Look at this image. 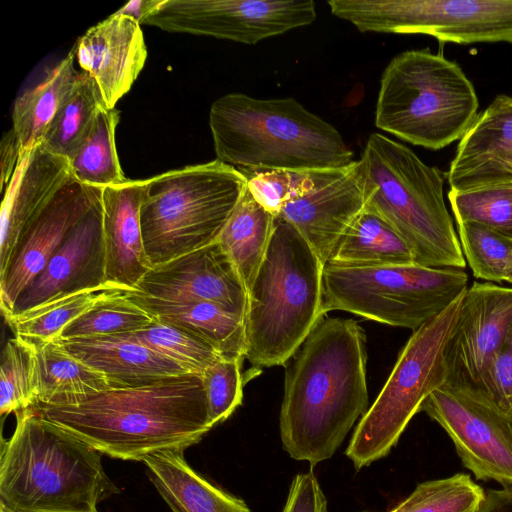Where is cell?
<instances>
[{
	"label": "cell",
	"mask_w": 512,
	"mask_h": 512,
	"mask_svg": "<svg viewBox=\"0 0 512 512\" xmlns=\"http://www.w3.org/2000/svg\"><path fill=\"white\" fill-rule=\"evenodd\" d=\"M366 336L351 318L323 317L285 365L284 450L312 465L333 456L368 410Z\"/></svg>",
	"instance_id": "obj_1"
},
{
	"label": "cell",
	"mask_w": 512,
	"mask_h": 512,
	"mask_svg": "<svg viewBox=\"0 0 512 512\" xmlns=\"http://www.w3.org/2000/svg\"><path fill=\"white\" fill-rule=\"evenodd\" d=\"M30 409L102 454L121 460L184 452L212 428L199 373L111 388L71 405Z\"/></svg>",
	"instance_id": "obj_2"
},
{
	"label": "cell",
	"mask_w": 512,
	"mask_h": 512,
	"mask_svg": "<svg viewBox=\"0 0 512 512\" xmlns=\"http://www.w3.org/2000/svg\"><path fill=\"white\" fill-rule=\"evenodd\" d=\"M209 126L217 160L241 171L306 172L354 161L339 131L292 97L223 95L210 107Z\"/></svg>",
	"instance_id": "obj_3"
},
{
	"label": "cell",
	"mask_w": 512,
	"mask_h": 512,
	"mask_svg": "<svg viewBox=\"0 0 512 512\" xmlns=\"http://www.w3.org/2000/svg\"><path fill=\"white\" fill-rule=\"evenodd\" d=\"M2 441L0 504L11 512H98L119 493L102 453L28 408Z\"/></svg>",
	"instance_id": "obj_4"
},
{
	"label": "cell",
	"mask_w": 512,
	"mask_h": 512,
	"mask_svg": "<svg viewBox=\"0 0 512 512\" xmlns=\"http://www.w3.org/2000/svg\"><path fill=\"white\" fill-rule=\"evenodd\" d=\"M323 269L298 231L276 217L266 255L248 292L245 359L254 367L285 365L326 316Z\"/></svg>",
	"instance_id": "obj_5"
},
{
	"label": "cell",
	"mask_w": 512,
	"mask_h": 512,
	"mask_svg": "<svg viewBox=\"0 0 512 512\" xmlns=\"http://www.w3.org/2000/svg\"><path fill=\"white\" fill-rule=\"evenodd\" d=\"M367 176L366 205L379 213L410 247L415 264L466 266L444 200V174L409 147L372 133L360 158Z\"/></svg>",
	"instance_id": "obj_6"
},
{
	"label": "cell",
	"mask_w": 512,
	"mask_h": 512,
	"mask_svg": "<svg viewBox=\"0 0 512 512\" xmlns=\"http://www.w3.org/2000/svg\"><path fill=\"white\" fill-rule=\"evenodd\" d=\"M478 105L473 84L456 62L429 49L407 50L382 73L375 125L410 144L439 150L465 135Z\"/></svg>",
	"instance_id": "obj_7"
},
{
	"label": "cell",
	"mask_w": 512,
	"mask_h": 512,
	"mask_svg": "<svg viewBox=\"0 0 512 512\" xmlns=\"http://www.w3.org/2000/svg\"><path fill=\"white\" fill-rule=\"evenodd\" d=\"M246 187L243 172L219 160L148 179L140 222L151 268L216 242Z\"/></svg>",
	"instance_id": "obj_8"
},
{
	"label": "cell",
	"mask_w": 512,
	"mask_h": 512,
	"mask_svg": "<svg viewBox=\"0 0 512 512\" xmlns=\"http://www.w3.org/2000/svg\"><path fill=\"white\" fill-rule=\"evenodd\" d=\"M465 291L413 331L400 351L386 383L361 417L345 451L356 469L387 456L425 399L446 384L445 348Z\"/></svg>",
	"instance_id": "obj_9"
},
{
	"label": "cell",
	"mask_w": 512,
	"mask_h": 512,
	"mask_svg": "<svg viewBox=\"0 0 512 512\" xmlns=\"http://www.w3.org/2000/svg\"><path fill=\"white\" fill-rule=\"evenodd\" d=\"M459 268L417 264L323 269V311H346L413 331L444 311L468 287Z\"/></svg>",
	"instance_id": "obj_10"
},
{
	"label": "cell",
	"mask_w": 512,
	"mask_h": 512,
	"mask_svg": "<svg viewBox=\"0 0 512 512\" xmlns=\"http://www.w3.org/2000/svg\"><path fill=\"white\" fill-rule=\"evenodd\" d=\"M361 32L424 34L457 44L512 43V0H329Z\"/></svg>",
	"instance_id": "obj_11"
},
{
	"label": "cell",
	"mask_w": 512,
	"mask_h": 512,
	"mask_svg": "<svg viewBox=\"0 0 512 512\" xmlns=\"http://www.w3.org/2000/svg\"><path fill=\"white\" fill-rule=\"evenodd\" d=\"M316 17L312 0H161L142 24L253 45Z\"/></svg>",
	"instance_id": "obj_12"
},
{
	"label": "cell",
	"mask_w": 512,
	"mask_h": 512,
	"mask_svg": "<svg viewBox=\"0 0 512 512\" xmlns=\"http://www.w3.org/2000/svg\"><path fill=\"white\" fill-rule=\"evenodd\" d=\"M420 411L445 430L476 479L512 486V420L479 392L443 385L425 399Z\"/></svg>",
	"instance_id": "obj_13"
},
{
	"label": "cell",
	"mask_w": 512,
	"mask_h": 512,
	"mask_svg": "<svg viewBox=\"0 0 512 512\" xmlns=\"http://www.w3.org/2000/svg\"><path fill=\"white\" fill-rule=\"evenodd\" d=\"M366 188L361 159L341 168L313 170L306 186L283 205L277 217L298 231L325 266L365 208Z\"/></svg>",
	"instance_id": "obj_14"
},
{
	"label": "cell",
	"mask_w": 512,
	"mask_h": 512,
	"mask_svg": "<svg viewBox=\"0 0 512 512\" xmlns=\"http://www.w3.org/2000/svg\"><path fill=\"white\" fill-rule=\"evenodd\" d=\"M512 329V288L474 282L466 289L445 348V385L475 389Z\"/></svg>",
	"instance_id": "obj_15"
},
{
	"label": "cell",
	"mask_w": 512,
	"mask_h": 512,
	"mask_svg": "<svg viewBox=\"0 0 512 512\" xmlns=\"http://www.w3.org/2000/svg\"><path fill=\"white\" fill-rule=\"evenodd\" d=\"M102 188L72 177L21 238L5 275L0 279L1 310L7 319L23 290L41 273L72 230L100 201Z\"/></svg>",
	"instance_id": "obj_16"
},
{
	"label": "cell",
	"mask_w": 512,
	"mask_h": 512,
	"mask_svg": "<svg viewBox=\"0 0 512 512\" xmlns=\"http://www.w3.org/2000/svg\"><path fill=\"white\" fill-rule=\"evenodd\" d=\"M137 291L166 301H208L246 319L248 291L218 241L152 268Z\"/></svg>",
	"instance_id": "obj_17"
},
{
	"label": "cell",
	"mask_w": 512,
	"mask_h": 512,
	"mask_svg": "<svg viewBox=\"0 0 512 512\" xmlns=\"http://www.w3.org/2000/svg\"><path fill=\"white\" fill-rule=\"evenodd\" d=\"M106 287L113 286L105 281L100 199L23 290L8 318L77 292Z\"/></svg>",
	"instance_id": "obj_18"
},
{
	"label": "cell",
	"mask_w": 512,
	"mask_h": 512,
	"mask_svg": "<svg viewBox=\"0 0 512 512\" xmlns=\"http://www.w3.org/2000/svg\"><path fill=\"white\" fill-rule=\"evenodd\" d=\"M72 177L69 160L42 143L21 151L1 204L0 279L27 229Z\"/></svg>",
	"instance_id": "obj_19"
},
{
	"label": "cell",
	"mask_w": 512,
	"mask_h": 512,
	"mask_svg": "<svg viewBox=\"0 0 512 512\" xmlns=\"http://www.w3.org/2000/svg\"><path fill=\"white\" fill-rule=\"evenodd\" d=\"M73 51L110 109L130 90L147 58L140 23L117 13L89 28L78 38Z\"/></svg>",
	"instance_id": "obj_20"
},
{
	"label": "cell",
	"mask_w": 512,
	"mask_h": 512,
	"mask_svg": "<svg viewBox=\"0 0 512 512\" xmlns=\"http://www.w3.org/2000/svg\"><path fill=\"white\" fill-rule=\"evenodd\" d=\"M445 176L455 191L512 181V97L496 96L477 115Z\"/></svg>",
	"instance_id": "obj_21"
},
{
	"label": "cell",
	"mask_w": 512,
	"mask_h": 512,
	"mask_svg": "<svg viewBox=\"0 0 512 512\" xmlns=\"http://www.w3.org/2000/svg\"><path fill=\"white\" fill-rule=\"evenodd\" d=\"M147 180H126L102 188V241L105 281L123 290H137L152 269L141 231L140 209Z\"/></svg>",
	"instance_id": "obj_22"
},
{
	"label": "cell",
	"mask_w": 512,
	"mask_h": 512,
	"mask_svg": "<svg viewBox=\"0 0 512 512\" xmlns=\"http://www.w3.org/2000/svg\"><path fill=\"white\" fill-rule=\"evenodd\" d=\"M57 340L70 354L103 373L112 389L144 386L188 373L127 334Z\"/></svg>",
	"instance_id": "obj_23"
},
{
	"label": "cell",
	"mask_w": 512,
	"mask_h": 512,
	"mask_svg": "<svg viewBox=\"0 0 512 512\" xmlns=\"http://www.w3.org/2000/svg\"><path fill=\"white\" fill-rule=\"evenodd\" d=\"M127 297L154 319L185 328L210 343L226 360H244L245 319L208 301H166L126 291Z\"/></svg>",
	"instance_id": "obj_24"
},
{
	"label": "cell",
	"mask_w": 512,
	"mask_h": 512,
	"mask_svg": "<svg viewBox=\"0 0 512 512\" xmlns=\"http://www.w3.org/2000/svg\"><path fill=\"white\" fill-rule=\"evenodd\" d=\"M28 341L34 357L35 405H71L111 389L103 373L70 354L57 338Z\"/></svg>",
	"instance_id": "obj_25"
},
{
	"label": "cell",
	"mask_w": 512,
	"mask_h": 512,
	"mask_svg": "<svg viewBox=\"0 0 512 512\" xmlns=\"http://www.w3.org/2000/svg\"><path fill=\"white\" fill-rule=\"evenodd\" d=\"M143 462L151 482L173 512H251L243 500L196 473L182 451L158 452Z\"/></svg>",
	"instance_id": "obj_26"
},
{
	"label": "cell",
	"mask_w": 512,
	"mask_h": 512,
	"mask_svg": "<svg viewBox=\"0 0 512 512\" xmlns=\"http://www.w3.org/2000/svg\"><path fill=\"white\" fill-rule=\"evenodd\" d=\"M328 265L344 268L415 264L413 253L399 233L365 205L335 247Z\"/></svg>",
	"instance_id": "obj_27"
},
{
	"label": "cell",
	"mask_w": 512,
	"mask_h": 512,
	"mask_svg": "<svg viewBox=\"0 0 512 512\" xmlns=\"http://www.w3.org/2000/svg\"><path fill=\"white\" fill-rule=\"evenodd\" d=\"M74 60L72 49L40 81L16 98L12 129L18 137L21 151L41 143L59 107L76 85L80 72L75 69Z\"/></svg>",
	"instance_id": "obj_28"
},
{
	"label": "cell",
	"mask_w": 512,
	"mask_h": 512,
	"mask_svg": "<svg viewBox=\"0 0 512 512\" xmlns=\"http://www.w3.org/2000/svg\"><path fill=\"white\" fill-rule=\"evenodd\" d=\"M275 219L246 187L217 240L234 263L248 292L266 255Z\"/></svg>",
	"instance_id": "obj_29"
},
{
	"label": "cell",
	"mask_w": 512,
	"mask_h": 512,
	"mask_svg": "<svg viewBox=\"0 0 512 512\" xmlns=\"http://www.w3.org/2000/svg\"><path fill=\"white\" fill-rule=\"evenodd\" d=\"M119 111L102 106L87 137L70 157L73 177L80 183L104 188L125 182L115 145Z\"/></svg>",
	"instance_id": "obj_30"
},
{
	"label": "cell",
	"mask_w": 512,
	"mask_h": 512,
	"mask_svg": "<svg viewBox=\"0 0 512 512\" xmlns=\"http://www.w3.org/2000/svg\"><path fill=\"white\" fill-rule=\"evenodd\" d=\"M105 106L94 79L80 72L78 81L50 122L41 143L68 160L89 134Z\"/></svg>",
	"instance_id": "obj_31"
},
{
	"label": "cell",
	"mask_w": 512,
	"mask_h": 512,
	"mask_svg": "<svg viewBox=\"0 0 512 512\" xmlns=\"http://www.w3.org/2000/svg\"><path fill=\"white\" fill-rule=\"evenodd\" d=\"M126 291L114 289L103 295L89 310L66 326L59 338H92L139 331L155 319L130 300Z\"/></svg>",
	"instance_id": "obj_32"
},
{
	"label": "cell",
	"mask_w": 512,
	"mask_h": 512,
	"mask_svg": "<svg viewBox=\"0 0 512 512\" xmlns=\"http://www.w3.org/2000/svg\"><path fill=\"white\" fill-rule=\"evenodd\" d=\"M116 287L77 292L35 307L6 320L15 336L47 341L58 338L63 329L89 310L103 295Z\"/></svg>",
	"instance_id": "obj_33"
},
{
	"label": "cell",
	"mask_w": 512,
	"mask_h": 512,
	"mask_svg": "<svg viewBox=\"0 0 512 512\" xmlns=\"http://www.w3.org/2000/svg\"><path fill=\"white\" fill-rule=\"evenodd\" d=\"M139 343L179 364L188 373H199L223 360L206 340L180 326L155 319L145 328L125 333Z\"/></svg>",
	"instance_id": "obj_34"
},
{
	"label": "cell",
	"mask_w": 512,
	"mask_h": 512,
	"mask_svg": "<svg viewBox=\"0 0 512 512\" xmlns=\"http://www.w3.org/2000/svg\"><path fill=\"white\" fill-rule=\"evenodd\" d=\"M485 497L470 475L419 483L414 491L389 512H475Z\"/></svg>",
	"instance_id": "obj_35"
},
{
	"label": "cell",
	"mask_w": 512,
	"mask_h": 512,
	"mask_svg": "<svg viewBox=\"0 0 512 512\" xmlns=\"http://www.w3.org/2000/svg\"><path fill=\"white\" fill-rule=\"evenodd\" d=\"M461 249L475 278L507 280L512 261V238L476 222H457Z\"/></svg>",
	"instance_id": "obj_36"
},
{
	"label": "cell",
	"mask_w": 512,
	"mask_h": 512,
	"mask_svg": "<svg viewBox=\"0 0 512 512\" xmlns=\"http://www.w3.org/2000/svg\"><path fill=\"white\" fill-rule=\"evenodd\" d=\"M456 222H476L512 238V181L448 193Z\"/></svg>",
	"instance_id": "obj_37"
},
{
	"label": "cell",
	"mask_w": 512,
	"mask_h": 512,
	"mask_svg": "<svg viewBox=\"0 0 512 512\" xmlns=\"http://www.w3.org/2000/svg\"><path fill=\"white\" fill-rule=\"evenodd\" d=\"M34 357L31 343L18 336L9 339L2 352L0 413L15 414L35 405Z\"/></svg>",
	"instance_id": "obj_38"
},
{
	"label": "cell",
	"mask_w": 512,
	"mask_h": 512,
	"mask_svg": "<svg viewBox=\"0 0 512 512\" xmlns=\"http://www.w3.org/2000/svg\"><path fill=\"white\" fill-rule=\"evenodd\" d=\"M243 360H220L202 373L209 422L212 427L228 419L243 401Z\"/></svg>",
	"instance_id": "obj_39"
},
{
	"label": "cell",
	"mask_w": 512,
	"mask_h": 512,
	"mask_svg": "<svg viewBox=\"0 0 512 512\" xmlns=\"http://www.w3.org/2000/svg\"><path fill=\"white\" fill-rule=\"evenodd\" d=\"M242 172L247 178V189L254 199L275 217L280 214L283 205L306 186L310 175V171Z\"/></svg>",
	"instance_id": "obj_40"
},
{
	"label": "cell",
	"mask_w": 512,
	"mask_h": 512,
	"mask_svg": "<svg viewBox=\"0 0 512 512\" xmlns=\"http://www.w3.org/2000/svg\"><path fill=\"white\" fill-rule=\"evenodd\" d=\"M474 390L512 420V329Z\"/></svg>",
	"instance_id": "obj_41"
},
{
	"label": "cell",
	"mask_w": 512,
	"mask_h": 512,
	"mask_svg": "<svg viewBox=\"0 0 512 512\" xmlns=\"http://www.w3.org/2000/svg\"><path fill=\"white\" fill-rule=\"evenodd\" d=\"M282 512H327V500L313 471L297 474Z\"/></svg>",
	"instance_id": "obj_42"
},
{
	"label": "cell",
	"mask_w": 512,
	"mask_h": 512,
	"mask_svg": "<svg viewBox=\"0 0 512 512\" xmlns=\"http://www.w3.org/2000/svg\"><path fill=\"white\" fill-rule=\"evenodd\" d=\"M21 146L13 129L5 133L0 143L1 192L5 191L19 161Z\"/></svg>",
	"instance_id": "obj_43"
},
{
	"label": "cell",
	"mask_w": 512,
	"mask_h": 512,
	"mask_svg": "<svg viewBox=\"0 0 512 512\" xmlns=\"http://www.w3.org/2000/svg\"><path fill=\"white\" fill-rule=\"evenodd\" d=\"M475 512H512V488L488 490Z\"/></svg>",
	"instance_id": "obj_44"
},
{
	"label": "cell",
	"mask_w": 512,
	"mask_h": 512,
	"mask_svg": "<svg viewBox=\"0 0 512 512\" xmlns=\"http://www.w3.org/2000/svg\"><path fill=\"white\" fill-rule=\"evenodd\" d=\"M161 0H132L115 13L126 15L140 24L158 6Z\"/></svg>",
	"instance_id": "obj_45"
},
{
	"label": "cell",
	"mask_w": 512,
	"mask_h": 512,
	"mask_svg": "<svg viewBox=\"0 0 512 512\" xmlns=\"http://www.w3.org/2000/svg\"><path fill=\"white\" fill-rule=\"evenodd\" d=\"M506 282L512 284V261H511V265H510V269H509V273H508V277H507Z\"/></svg>",
	"instance_id": "obj_46"
},
{
	"label": "cell",
	"mask_w": 512,
	"mask_h": 512,
	"mask_svg": "<svg viewBox=\"0 0 512 512\" xmlns=\"http://www.w3.org/2000/svg\"><path fill=\"white\" fill-rule=\"evenodd\" d=\"M0 512H11V511L8 510L5 506L0 504Z\"/></svg>",
	"instance_id": "obj_47"
}]
</instances>
